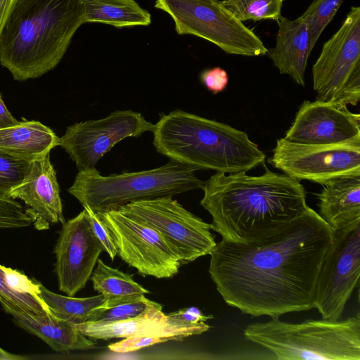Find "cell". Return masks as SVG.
<instances>
[{"label": "cell", "mask_w": 360, "mask_h": 360, "mask_svg": "<svg viewBox=\"0 0 360 360\" xmlns=\"http://www.w3.org/2000/svg\"><path fill=\"white\" fill-rule=\"evenodd\" d=\"M334 230L309 207L279 233L259 243L221 240L209 273L225 302L254 316L314 307L318 275Z\"/></svg>", "instance_id": "6da1fadb"}, {"label": "cell", "mask_w": 360, "mask_h": 360, "mask_svg": "<svg viewBox=\"0 0 360 360\" xmlns=\"http://www.w3.org/2000/svg\"><path fill=\"white\" fill-rule=\"evenodd\" d=\"M262 165L260 176L217 172L204 181L200 205L212 217V230L223 240L259 243L281 232L307 208L300 181Z\"/></svg>", "instance_id": "7a4b0ae2"}, {"label": "cell", "mask_w": 360, "mask_h": 360, "mask_svg": "<svg viewBox=\"0 0 360 360\" xmlns=\"http://www.w3.org/2000/svg\"><path fill=\"white\" fill-rule=\"evenodd\" d=\"M82 0H17L0 32V63L24 82L55 68L84 23Z\"/></svg>", "instance_id": "3957f363"}, {"label": "cell", "mask_w": 360, "mask_h": 360, "mask_svg": "<svg viewBox=\"0 0 360 360\" xmlns=\"http://www.w3.org/2000/svg\"><path fill=\"white\" fill-rule=\"evenodd\" d=\"M153 134L158 153L197 171L247 172L266 158L245 132L181 110L162 115Z\"/></svg>", "instance_id": "277c9868"}, {"label": "cell", "mask_w": 360, "mask_h": 360, "mask_svg": "<svg viewBox=\"0 0 360 360\" xmlns=\"http://www.w3.org/2000/svg\"><path fill=\"white\" fill-rule=\"evenodd\" d=\"M243 335L279 360H360V315L292 323L272 319L246 326Z\"/></svg>", "instance_id": "5b68a950"}, {"label": "cell", "mask_w": 360, "mask_h": 360, "mask_svg": "<svg viewBox=\"0 0 360 360\" xmlns=\"http://www.w3.org/2000/svg\"><path fill=\"white\" fill-rule=\"evenodd\" d=\"M197 170L173 160L150 170L102 176L94 167L79 171L68 191L96 213L117 210L140 200L173 197L198 188L204 181Z\"/></svg>", "instance_id": "8992f818"}, {"label": "cell", "mask_w": 360, "mask_h": 360, "mask_svg": "<svg viewBox=\"0 0 360 360\" xmlns=\"http://www.w3.org/2000/svg\"><path fill=\"white\" fill-rule=\"evenodd\" d=\"M154 6L172 17L178 34L200 37L226 53L258 56L268 51L259 37L219 0H156Z\"/></svg>", "instance_id": "52a82bcc"}, {"label": "cell", "mask_w": 360, "mask_h": 360, "mask_svg": "<svg viewBox=\"0 0 360 360\" xmlns=\"http://www.w3.org/2000/svg\"><path fill=\"white\" fill-rule=\"evenodd\" d=\"M316 100L356 105L360 100V7L352 6L312 67Z\"/></svg>", "instance_id": "ba28073f"}, {"label": "cell", "mask_w": 360, "mask_h": 360, "mask_svg": "<svg viewBox=\"0 0 360 360\" xmlns=\"http://www.w3.org/2000/svg\"><path fill=\"white\" fill-rule=\"evenodd\" d=\"M117 210L157 231L179 255L181 265L210 255L217 244L212 224L172 197L136 201Z\"/></svg>", "instance_id": "9c48e42d"}, {"label": "cell", "mask_w": 360, "mask_h": 360, "mask_svg": "<svg viewBox=\"0 0 360 360\" xmlns=\"http://www.w3.org/2000/svg\"><path fill=\"white\" fill-rule=\"evenodd\" d=\"M360 276V219L335 230L315 288L314 307L322 319H341Z\"/></svg>", "instance_id": "30bf717a"}, {"label": "cell", "mask_w": 360, "mask_h": 360, "mask_svg": "<svg viewBox=\"0 0 360 360\" xmlns=\"http://www.w3.org/2000/svg\"><path fill=\"white\" fill-rule=\"evenodd\" d=\"M268 162L290 177L322 185L335 178L360 176V141L303 144L281 138Z\"/></svg>", "instance_id": "8fae6325"}, {"label": "cell", "mask_w": 360, "mask_h": 360, "mask_svg": "<svg viewBox=\"0 0 360 360\" xmlns=\"http://www.w3.org/2000/svg\"><path fill=\"white\" fill-rule=\"evenodd\" d=\"M97 214L108 227L119 257L141 276L165 278L179 272V255L157 231L119 210Z\"/></svg>", "instance_id": "7c38bea8"}, {"label": "cell", "mask_w": 360, "mask_h": 360, "mask_svg": "<svg viewBox=\"0 0 360 360\" xmlns=\"http://www.w3.org/2000/svg\"><path fill=\"white\" fill-rule=\"evenodd\" d=\"M154 126L140 112L117 110L106 117L68 127L59 137L58 146L69 154L79 171L90 169L118 142L153 132Z\"/></svg>", "instance_id": "4fadbf2b"}, {"label": "cell", "mask_w": 360, "mask_h": 360, "mask_svg": "<svg viewBox=\"0 0 360 360\" xmlns=\"http://www.w3.org/2000/svg\"><path fill=\"white\" fill-rule=\"evenodd\" d=\"M103 251L84 208L63 224L54 248L59 290L73 297L83 289Z\"/></svg>", "instance_id": "5bb4252c"}, {"label": "cell", "mask_w": 360, "mask_h": 360, "mask_svg": "<svg viewBox=\"0 0 360 360\" xmlns=\"http://www.w3.org/2000/svg\"><path fill=\"white\" fill-rule=\"evenodd\" d=\"M283 139L321 145L360 141V116L351 112L343 103L305 101Z\"/></svg>", "instance_id": "9a60e30c"}, {"label": "cell", "mask_w": 360, "mask_h": 360, "mask_svg": "<svg viewBox=\"0 0 360 360\" xmlns=\"http://www.w3.org/2000/svg\"><path fill=\"white\" fill-rule=\"evenodd\" d=\"M22 200L34 227L46 231L52 224L65 222L60 187L50 153L30 162L23 179L7 193Z\"/></svg>", "instance_id": "2e32d148"}, {"label": "cell", "mask_w": 360, "mask_h": 360, "mask_svg": "<svg viewBox=\"0 0 360 360\" xmlns=\"http://www.w3.org/2000/svg\"><path fill=\"white\" fill-rule=\"evenodd\" d=\"M76 326L88 338L105 340L148 335L167 336L174 340H182L210 329L205 322L185 324L176 321L163 313L162 305L154 301L141 314L130 319L115 322H84Z\"/></svg>", "instance_id": "e0dca14e"}, {"label": "cell", "mask_w": 360, "mask_h": 360, "mask_svg": "<svg viewBox=\"0 0 360 360\" xmlns=\"http://www.w3.org/2000/svg\"><path fill=\"white\" fill-rule=\"evenodd\" d=\"M276 21V46L266 54L280 73L288 75L297 84L305 86L304 73L311 52L308 25L301 16L291 20L281 15Z\"/></svg>", "instance_id": "ac0fdd59"}, {"label": "cell", "mask_w": 360, "mask_h": 360, "mask_svg": "<svg viewBox=\"0 0 360 360\" xmlns=\"http://www.w3.org/2000/svg\"><path fill=\"white\" fill-rule=\"evenodd\" d=\"M1 306L12 316L17 326L37 336L57 352L86 350L95 346L92 340L79 331L76 324L52 312L46 316H35L12 304Z\"/></svg>", "instance_id": "d6986e66"}, {"label": "cell", "mask_w": 360, "mask_h": 360, "mask_svg": "<svg viewBox=\"0 0 360 360\" xmlns=\"http://www.w3.org/2000/svg\"><path fill=\"white\" fill-rule=\"evenodd\" d=\"M316 193L320 217L335 231L360 219V176H345L322 184Z\"/></svg>", "instance_id": "ffe728a7"}, {"label": "cell", "mask_w": 360, "mask_h": 360, "mask_svg": "<svg viewBox=\"0 0 360 360\" xmlns=\"http://www.w3.org/2000/svg\"><path fill=\"white\" fill-rule=\"evenodd\" d=\"M58 144L55 132L38 121L24 120L0 129V151L15 158L30 162L50 153Z\"/></svg>", "instance_id": "44dd1931"}, {"label": "cell", "mask_w": 360, "mask_h": 360, "mask_svg": "<svg viewBox=\"0 0 360 360\" xmlns=\"http://www.w3.org/2000/svg\"><path fill=\"white\" fill-rule=\"evenodd\" d=\"M37 280L22 271L0 264V303L12 304L31 316H44L51 313L38 296Z\"/></svg>", "instance_id": "7402d4cb"}, {"label": "cell", "mask_w": 360, "mask_h": 360, "mask_svg": "<svg viewBox=\"0 0 360 360\" xmlns=\"http://www.w3.org/2000/svg\"><path fill=\"white\" fill-rule=\"evenodd\" d=\"M84 23L98 22L116 27L150 24L149 12L134 0H82Z\"/></svg>", "instance_id": "603a6c76"}, {"label": "cell", "mask_w": 360, "mask_h": 360, "mask_svg": "<svg viewBox=\"0 0 360 360\" xmlns=\"http://www.w3.org/2000/svg\"><path fill=\"white\" fill-rule=\"evenodd\" d=\"M38 296L56 316L75 324L86 321L91 311L111 296L103 294L89 297H74L51 292L37 280Z\"/></svg>", "instance_id": "cb8c5ba5"}, {"label": "cell", "mask_w": 360, "mask_h": 360, "mask_svg": "<svg viewBox=\"0 0 360 360\" xmlns=\"http://www.w3.org/2000/svg\"><path fill=\"white\" fill-rule=\"evenodd\" d=\"M90 280L94 290L106 295L124 296L133 294L146 295L150 292L136 283L130 275L108 266L99 258Z\"/></svg>", "instance_id": "d4e9b609"}, {"label": "cell", "mask_w": 360, "mask_h": 360, "mask_svg": "<svg viewBox=\"0 0 360 360\" xmlns=\"http://www.w3.org/2000/svg\"><path fill=\"white\" fill-rule=\"evenodd\" d=\"M151 302L141 294L111 296L91 311L85 322H115L130 319L144 311Z\"/></svg>", "instance_id": "484cf974"}, {"label": "cell", "mask_w": 360, "mask_h": 360, "mask_svg": "<svg viewBox=\"0 0 360 360\" xmlns=\"http://www.w3.org/2000/svg\"><path fill=\"white\" fill-rule=\"evenodd\" d=\"M283 0H223L221 3L241 22L277 20L281 16Z\"/></svg>", "instance_id": "4316f807"}, {"label": "cell", "mask_w": 360, "mask_h": 360, "mask_svg": "<svg viewBox=\"0 0 360 360\" xmlns=\"http://www.w3.org/2000/svg\"><path fill=\"white\" fill-rule=\"evenodd\" d=\"M343 0H314L301 15L308 25L311 51L326 27L339 9Z\"/></svg>", "instance_id": "83f0119b"}, {"label": "cell", "mask_w": 360, "mask_h": 360, "mask_svg": "<svg viewBox=\"0 0 360 360\" xmlns=\"http://www.w3.org/2000/svg\"><path fill=\"white\" fill-rule=\"evenodd\" d=\"M32 224L21 204L0 191V230L20 229Z\"/></svg>", "instance_id": "f1b7e54d"}, {"label": "cell", "mask_w": 360, "mask_h": 360, "mask_svg": "<svg viewBox=\"0 0 360 360\" xmlns=\"http://www.w3.org/2000/svg\"><path fill=\"white\" fill-rule=\"evenodd\" d=\"M30 162L0 151V191L6 194L24 178Z\"/></svg>", "instance_id": "f546056e"}, {"label": "cell", "mask_w": 360, "mask_h": 360, "mask_svg": "<svg viewBox=\"0 0 360 360\" xmlns=\"http://www.w3.org/2000/svg\"><path fill=\"white\" fill-rule=\"evenodd\" d=\"M169 340H174L172 338L167 336H136L124 338L120 342L112 343L108 345V349L114 352L127 353Z\"/></svg>", "instance_id": "4dcf8cb0"}, {"label": "cell", "mask_w": 360, "mask_h": 360, "mask_svg": "<svg viewBox=\"0 0 360 360\" xmlns=\"http://www.w3.org/2000/svg\"><path fill=\"white\" fill-rule=\"evenodd\" d=\"M88 212L92 230L103 245V250L108 253L112 260L117 255V250L110 231L98 214L91 208L84 207Z\"/></svg>", "instance_id": "1f68e13d"}, {"label": "cell", "mask_w": 360, "mask_h": 360, "mask_svg": "<svg viewBox=\"0 0 360 360\" xmlns=\"http://www.w3.org/2000/svg\"><path fill=\"white\" fill-rule=\"evenodd\" d=\"M200 79L203 85L214 94L222 91L229 82L226 71L219 67L205 70L201 72Z\"/></svg>", "instance_id": "d6a6232c"}, {"label": "cell", "mask_w": 360, "mask_h": 360, "mask_svg": "<svg viewBox=\"0 0 360 360\" xmlns=\"http://www.w3.org/2000/svg\"><path fill=\"white\" fill-rule=\"evenodd\" d=\"M168 315L176 321L185 324H196L213 319L212 315H205L199 309L194 307L181 309Z\"/></svg>", "instance_id": "836d02e7"}, {"label": "cell", "mask_w": 360, "mask_h": 360, "mask_svg": "<svg viewBox=\"0 0 360 360\" xmlns=\"http://www.w3.org/2000/svg\"><path fill=\"white\" fill-rule=\"evenodd\" d=\"M18 122L8 110L0 94V129L13 126Z\"/></svg>", "instance_id": "e575fe53"}, {"label": "cell", "mask_w": 360, "mask_h": 360, "mask_svg": "<svg viewBox=\"0 0 360 360\" xmlns=\"http://www.w3.org/2000/svg\"><path fill=\"white\" fill-rule=\"evenodd\" d=\"M17 0H0V32L4 23Z\"/></svg>", "instance_id": "d590c367"}, {"label": "cell", "mask_w": 360, "mask_h": 360, "mask_svg": "<svg viewBox=\"0 0 360 360\" xmlns=\"http://www.w3.org/2000/svg\"><path fill=\"white\" fill-rule=\"evenodd\" d=\"M25 359H27V357L12 354L0 347V360H20Z\"/></svg>", "instance_id": "8d00e7d4"}]
</instances>
